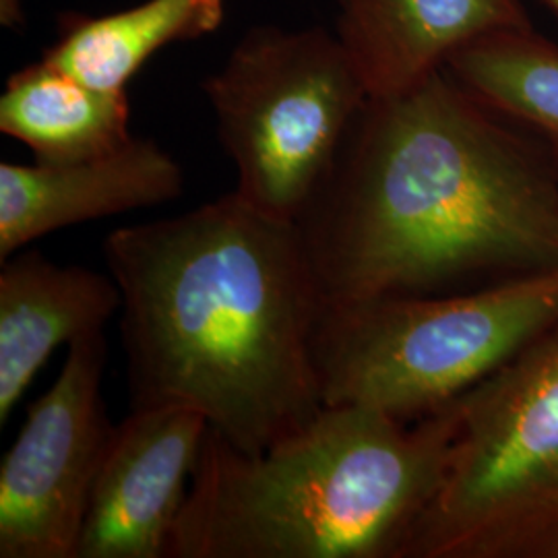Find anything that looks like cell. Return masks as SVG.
Returning <instances> with one entry per match:
<instances>
[{"label":"cell","instance_id":"obj_1","mask_svg":"<svg viewBox=\"0 0 558 558\" xmlns=\"http://www.w3.org/2000/svg\"><path fill=\"white\" fill-rule=\"evenodd\" d=\"M329 302L558 269V168L445 71L368 98L296 221Z\"/></svg>","mask_w":558,"mask_h":558},{"label":"cell","instance_id":"obj_2","mask_svg":"<svg viewBox=\"0 0 558 558\" xmlns=\"http://www.w3.org/2000/svg\"><path fill=\"white\" fill-rule=\"evenodd\" d=\"M104 259L122 294L133 408H191L246 453L323 412L315 331L325 296L294 221L232 191L112 230Z\"/></svg>","mask_w":558,"mask_h":558},{"label":"cell","instance_id":"obj_3","mask_svg":"<svg viewBox=\"0 0 558 558\" xmlns=\"http://www.w3.org/2000/svg\"><path fill=\"white\" fill-rule=\"evenodd\" d=\"M458 420L459 399L414 422L325 405L260 453L209 428L166 558H401Z\"/></svg>","mask_w":558,"mask_h":558},{"label":"cell","instance_id":"obj_4","mask_svg":"<svg viewBox=\"0 0 558 558\" xmlns=\"http://www.w3.org/2000/svg\"><path fill=\"white\" fill-rule=\"evenodd\" d=\"M555 325L558 269L449 294L325 300L315 331L323 403L424 418Z\"/></svg>","mask_w":558,"mask_h":558},{"label":"cell","instance_id":"obj_5","mask_svg":"<svg viewBox=\"0 0 558 558\" xmlns=\"http://www.w3.org/2000/svg\"><path fill=\"white\" fill-rule=\"evenodd\" d=\"M401 558H558V325L459 398Z\"/></svg>","mask_w":558,"mask_h":558},{"label":"cell","instance_id":"obj_6","mask_svg":"<svg viewBox=\"0 0 558 558\" xmlns=\"http://www.w3.org/2000/svg\"><path fill=\"white\" fill-rule=\"evenodd\" d=\"M203 92L236 168L234 191L294 223L368 100L338 36L323 27H253Z\"/></svg>","mask_w":558,"mask_h":558},{"label":"cell","instance_id":"obj_7","mask_svg":"<svg viewBox=\"0 0 558 558\" xmlns=\"http://www.w3.org/2000/svg\"><path fill=\"white\" fill-rule=\"evenodd\" d=\"M104 331L69 345L0 463V558H77L92 488L114 424L101 399Z\"/></svg>","mask_w":558,"mask_h":558},{"label":"cell","instance_id":"obj_8","mask_svg":"<svg viewBox=\"0 0 558 558\" xmlns=\"http://www.w3.org/2000/svg\"><path fill=\"white\" fill-rule=\"evenodd\" d=\"M209 422L184 405H145L114 426L77 558H166Z\"/></svg>","mask_w":558,"mask_h":558},{"label":"cell","instance_id":"obj_9","mask_svg":"<svg viewBox=\"0 0 558 558\" xmlns=\"http://www.w3.org/2000/svg\"><path fill=\"white\" fill-rule=\"evenodd\" d=\"M184 174L156 141L80 161L0 163V263L60 228L179 199Z\"/></svg>","mask_w":558,"mask_h":558},{"label":"cell","instance_id":"obj_10","mask_svg":"<svg viewBox=\"0 0 558 558\" xmlns=\"http://www.w3.org/2000/svg\"><path fill=\"white\" fill-rule=\"evenodd\" d=\"M336 7L333 34L368 98L416 87L486 34L532 25L521 0H336Z\"/></svg>","mask_w":558,"mask_h":558},{"label":"cell","instance_id":"obj_11","mask_svg":"<svg viewBox=\"0 0 558 558\" xmlns=\"http://www.w3.org/2000/svg\"><path fill=\"white\" fill-rule=\"evenodd\" d=\"M122 306L112 276L62 267L38 251L0 265V424L13 414L41 366L104 325Z\"/></svg>","mask_w":558,"mask_h":558},{"label":"cell","instance_id":"obj_12","mask_svg":"<svg viewBox=\"0 0 558 558\" xmlns=\"http://www.w3.org/2000/svg\"><path fill=\"white\" fill-rule=\"evenodd\" d=\"M126 92H104L41 59L13 73L0 96V131L36 161L62 163L110 154L133 140Z\"/></svg>","mask_w":558,"mask_h":558},{"label":"cell","instance_id":"obj_13","mask_svg":"<svg viewBox=\"0 0 558 558\" xmlns=\"http://www.w3.org/2000/svg\"><path fill=\"white\" fill-rule=\"evenodd\" d=\"M226 20V0H143L108 15H69L44 60L104 92H126L166 46L205 38Z\"/></svg>","mask_w":558,"mask_h":558},{"label":"cell","instance_id":"obj_14","mask_svg":"<svg viewBox=\"0 0 558 558\" xmlns=\"http://www.w3.org/2000/svg\"><path fill=\"white\" fill-rule=\"evenodd\" d=\"M445 73L500 119L544 141L558 168V46L532 25L500 29L459 48Z\"/></svg>","mask_w":558,"mask_h":558},{"label":"cell","instance_id":"obj_15","mask_svg":"<svg viewBox=\"0 0 558 558\" xmlns=\"http://www.w3.org/2000/svg\"><path fill=\"white\" fill-rule=\"evenodd\" d=\"M546 4H550L555 11H558V0H544Z\"/></svg>","mask_w":558,"mask_h":558}]
</instances>
